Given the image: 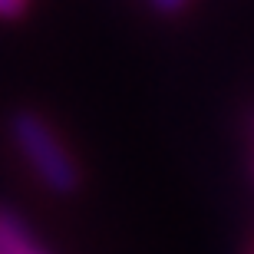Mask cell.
I'll use <instances>...</instances> for the list:
<instances>
[{
  "instance_id": "1",
  "label": "cell",
  "mask_w": 254,
  "mask_h": 254,
  "mask_svg": "<svg viewBox=\"0 0 254 254\" xmlns=\"http://www.w3.org/2000/svg\"><path fill=\"white\" fill-rule=\"evenodd\" d=\"M10 129H13L17 149L23 152V159L30 162V169L37 172L40 182H43L50 191L73 195V191L79 189V169H76V162L69 159V152L60 145L57 132L50 129V123L43 116L30 113V109H20V113L10 119Z\"/></svg>"
},
{
  "instance_id": "2",
  "label": "cell",
  "mask_w": 254,
  "mask_h": 254,
  "mask_svg": "<svg viewBox=\"0 0 254 254\" xmlns=\"http://www.w3.org/2000/svg\"><path fill=\"white\" fill-rule=\"evenodd\" d=\"M0 254H33L27 225L3 205H0Z\"/></svg>"
},
{
  "instance_id": "3",
  "label": "cell",
  "mask_w": 254,
  "mask_h": 254,
  "mask_svg": "<svg viewBox=\"0 0 254 254\" xmlns=\"http://www.w3.org/2000/svg\"><path fill=\"white\" fill-rule=\"evenodd\" d=\"M23 10H27V0H0V17L3 20L23 17Z\"/></svg>"
},
{
  "instance_id": "4",
  "label": "cell",
  "mask_w": 254,
  "mask_h": 254,
  "mask_svg": "<svg viewBox=\"0 0 254 254\" xmlns=\"http://www.w3.org/2000/svg\"><path fill=\"white\" fill-rule=\"evenodd\" d=\"M189 0H152V7L159 10V13H179Z\"/></svg>"
},
{
  "instance_id": "5",
  "label": "cell",
  "mask_w": 254,
  "mask_h": 254,
  "mask_svg": "<svg viewBox=\"0 0 254 254\" xmlns=\"http://www.w3.org/2000/svg\"><path fill=\"white\" fill-rule=\"evenodd\" d=\"M33 254H40V251H33Z\"/></svg>"
}]
</instances>
